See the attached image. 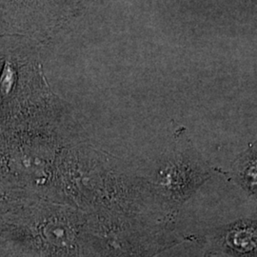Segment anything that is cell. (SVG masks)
<instances>
[{"instance_id": "1", "label": "cell", "mask_w": 257, "mask_h": 257, "mask_svg": "<svg viewBox=\"0 0 257 257\" xmlns=\"http://www.w3.org/2000/svg\"><path fill=\"white\" fill-rule=\"evenodd\" d=\"M165 168L161 185L177 200H185L211 177V168L194 151Z\"/></svg>"}, {"instance_id": "2", "label": "cell", "mask_w": 257, "mask_h": 257, "mask_svg": "<svg viewBox=\"0 0 257 257\" xmlns=\"http://www.w3.org/2000/svg\"><path fill=\"white\" fill-rule=\"evenodd\" d=\"M211 248L232 257H257V220L240 219L212 230Z\"/></svg>"}, {"instance_id": "3", "label": "cell", "mask_w": 257, "mask_h": 257, "mask_svg": "<svg viewBox=\"0 0 257 257\" xmlns=\"http://www.w3.org/2000/svg\"><path fill=\"white\" fill-rule=\"evenodd\" d=\"M224 175L257 199V140L234 160L230 172Z\"/></svg>"}]
</instances>
